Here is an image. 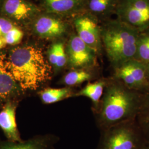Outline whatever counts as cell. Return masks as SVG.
Listing matches in <instances>:
<instances>
[{"instance_id": "6da1fadb", "label": "cell", "mask_w": 149, "mask_h": 149, "mask_svg": "<svg viewBox=\"0 0 149 149\" xmlns=\"http://www.w3.org/2000/svg\"><path fill=\"white\" fill-rule=\"evenodd\" d=\"M6 58L8 69L22 90H36L51 78L53 68L41 48L18 46Z\"/></svg>"}, {"instance_id": "7a4b0ae2", "label": "cell", "mask_w": 149, "mask_h": 149, "mask_svg": "<svg viewBox=\"0 0 149 149\" xmlns=\"http://www.w3.org/2000/svg\"><path fill=\"white\" fill-rule=\"evenodd\" d=\"M102 100L100 120L107 128L133 121L140 111L144 96L113 78L107 83Z\"/></svg>"}, {"instance_id": "3957f363", "label": "cell", "mask_w": 149, "mask_h": 149, "mask_svg": "<svg viewBox=\"0 0 149 149\" xmlns=\"http://www.w3.org/2000/svg\"><path fill=\"white\" fill-rule=\"evenodd\" d=\"M102 47L114 68L135 58L139 32L119 21L108 19L101 25Z\"/></svg>"}, {"instance_id": "277c9868", "label": "cell", "mask_w": 149, "mask_h": 149, "mask_svg": "<svg viewBox=\"0 0 149 149\" xmlns=\"http://www.w3.org/2000/svg\"><path fill=\"white\" fill-rule=\"evenodd\" d=\"M141 136L133 121L107 128L100 149H143Z\"/></svg>"}, {"instance_id": "5b68a950", "label": "cell", "mask_w": 149, "mask_h": 149, "mask_svg": "<svg viewBox=\"0 0 149 149\" xmlns=\"http://www.w3.org/2000/svg\"><path fill=\"white\" fill-rule=\"evenodd\" d=\"M28 30L40 39L57 40L69 35L73 28L68 18L42 12L32 22Z\"/></svg>"}, {"instance_id": "8992f818", "label": "cell", "mask_w": 149, "mask_h": 149, "mask_svg": "<svg viewBox=\"0 0 149 149\" xmlns=\"http://www.w3.org/2000/svg\"><path fill=\"white\" fill-rule=\"evenodd\" d=\"M115 14L139 32L149 29V0H118Z\"/></svg>"}, {"instance_id": "52a82bcc", "label": "cell", "mask_w": 149, "mask_h": 149, "mask_svg": "<svg viewBox=\"0 0 149 149\" xmlns=\"http://www.w3.org/2000/svg\"><path fill=\"white\" fill-rule=\"evenodd\" d=\"M70 21L77 36L97 54L101 53L103 47L99 21L86 12L74 16Z\"/></svg>"}, {"instance_id": "ba28073f", "label": "cell", "mask_w": 149, "mask_h": 149, "mask_svg": "<svg viewBox=\"0 0 149 149\" xmlns=\"http://www.w3.org/2000/svg\"><path fill=\"white\" fill-rule=\"evenodd\" d=\"M42 12L39 6L29 0H4L0 15L25 30Z\"/></svg>"}, {"instance_id": "9c48e42d", "label": "cell", "mask_w": 149, "mask_h": 149, "mask_svg": "<svg viewBox=\"0 0 149 149\" xmlns=\"http://www.w3.org/2000/svg\"><path fill=\"white\" fill-rule=\"evenodd\" d=\"M114 78L129 88L138 92L149 91V83L145 64L132 59L114 68Z\"/></svg>"}, {"instance_id": "30bf717a", "label": "cell", "mask_w": 149, "mask_h": 149, "mask_svg": "<svg viewBox=\"0 0 149 149\" xmlns=\"http://www.w3.org/2000/svg\"><path fill=\"white\" fill-rule=\"evenodd\" d=\"M68 63L73 69H91L96 64L97 54L84 43L74 29L66 45Z\"/></svg>"}, {"instance_id": "8fae6325", "label": "cell", "mask_w": 149, "mask_h": 149, "mask_svg": "<svg viewBox=\"0 0 149 149\" xmlns=\"http://www.w3.org/2000/svg\"><path fill=\"white\" fill-rule=\"evenodd\" d=\"M44 12L66 18L85 12V0H38Z\"/></svg>"}, {"instance_id": "7c38bea8", "label": "cell", "mask_w": 149, "mask_h": 149, "mask_svg": "<svg viewBox=\"0 0 149 149\" xmlns=\"http://www.w3.org/2000/svg\"><path fill=\"white\" fill-rule=\"evenodd\" d=\"M16 104L9 102L0 112V128L8 141L21 142L22 140L17 127Z\"/></svg>"}, {"instance_id": "4fadbf2b", "label": "cell", "mask_w": 149, "mask_h": 149, "mask_svg": "<svg viewBox=\"0 0 149 149\" xmlns=\"http://www.w3.org/2000/svg\"><path fill=\"white\" fill-rule=\"evenodd\" d=\"M21 88L8 69L6 56L0 54V100H6L19 95Z\"/></svg>"}, {"instance_id": "5bb4252c", "label": "cell", "mask_w": 149, "mask_h": 149, "mask_svg": "<svg viewBox=\"0 0 149 149\" xmlns=\"http://www.w3.org/2000/svg\"><path fill=\"white\" fill-rule=\"evenodd\" d=\"M118 0H85V12L95 17L99 22L109 19L115 13Z\"/></svg>"}, {"instance_id": "9a60e30c", "label": "cell", "mask_w": 149, "mask_h": 149, "mask_svg": "<svg viewBox=\"0 0 149 149\" xmlns=\"http://www.w3.org/2000/svg\"><path fill=\"white\" fill-rule=\"evenodd\" d=\"M53 140L48 136H38L21 142H2L0 149H50Z\"/></svg>"}, {"instance_id": "2e32d148", "label": "cell", "mask_w": 149, "mask_h": 149, "mask_svg": "<svg viewBox=\"0 0 149 149\" xmlns=\"http://www.w3.org/2000/svg\"><path fill=\"white\" fill-rule=\"evenodd\" d=\"M47 56L49 64L54 69L59 70L66 66L68 64L66 45L61 39L55 40L51 45Z\"/></svg>"}, {"instance_id": "e0dca14e", "label": "cell", "mask_w": 149, "mask_h": 149, "mask_svg": "<svg viewBox=\"0 0 149 149\" xmlns=\"http://www.w3.org/2000/svg\"><path fill=\"white\" fill-rule=\"evenodd\" d=\"M106 81L100 80L88 84L81 90L75 94V96H85L90 98L92 102L98 106L103 95L104 88L106 85Z\"/></svg>"}, {"instance_id": "ac0fdd59", "label": "cell", "mask_w": 149, "mask_h": 149, "mask_svg": "<svg viewBox=\"0 0 149 149\" xmlns=\"http://www.w3.org/2000/svg\"><path fill=\"white\" fill-rule=\"evenodd\" d=\"M40 98L45 104H52L72 96V91L68 88H48L39 92Z\"/></svg>"}, {"instance_id": "d6986e66", "label": "cell", "mask_w": 149, "mask_h": 149, "mask_svg": "<svg viewBox=\"0 0 149 149\" xmlns=\"http://www.w3.org/2000/svg\"><path fill=\"white\" fill-rule=\"evenodd\" d=\"M90 69H74L64 76L63 82L69 86L79 85L92 79Z\"/></svg>"}, {"instance_id": "ffe728a7", "label": "cell", "mask_w": 149, "mask_h": 149, "mask_svg": "<svg viewBox=\"0 0 149 149\" xmlns=\"http://www.w3.org/2000/svg\"><path fill=\"white\" fill-rule=\"evenodd\" d=\"M134 59L144 64L149 63V29L140 32Z\"/></svg>"}, {"instance_id": "44dd1931", "label": "cell", "mask_w": 149, "mask_h": 149, "mask_svg": "<svg viewBox=\"0 0 149 149\" xmlns=\"http://www.w3.org/2000/svg\"><path fill=\"white\" fill-rule=\"evenodd\" d=\"M25 30L19 26L14 28L3 38L7 45H16L21 43L25 34Z\"/></svg>"}, {"instance_id": "7402d4cb", "label": "cell", "mask_w": 149, "mask_h": 149, "mask_svg": "<svg viewBox=\"0 0 149 149\" xmlns=\"http://www.w3.org/2000/svg\"><path fill=\"white\" fill-rule=\"evenodd\" d=\"M17 26H18L8 19L0 15V38L3 39L12 29Z\"/></svg>"}, {"instance_id": "603a6c76", "label": "cell", "mask_w": 149, "mask_h": 149, "mask_svg": "<svg viewBox=\"0 0 149 149\" xmlns=\"http://www.w3.org/2000/svg\"><path fill=\"white\" fill-rule=\"evenodd\" d=\"M147 95L144 96L143 104L141 108L139 115H141L143 122L149 124V91L147 92Z\"/></svg>"}, {"instance_id": "cb8c5ba5", "label": "cell", "mask_w": 149, "mask_h": 149, "mask_svg": "<svg viewBox=\"0 0 149 149\" xmlns=\"http://www.w3.org/2000/svg\"><path fill=\"white\" fill-rule=\"evenodd\" d=\"M7 46L3 38H0V49H2L3 48H5Z\"/></svg>"}, {"instance_id": "d4e9b609", "label": "cell", "mask_w": 149, "mask_h": 149, "mask_svg": "<svg viewBox=\"0 0 149 149\" xmlns=\"http://www.w3.org/2000/svg\"><path fill=\"white\" fill-rule=\"evenodd\" d=\"M145 64L146 66V74H147V78L149 81V63Z\"/></svg>"}, {"instance_id": "484cf974", "label": "cell", "mask_w": 149, "mask_h": 149, "mask_svg": "<svg viewBox=\"0 0 149 149\" xmlns=\"http://www.w3.org/2000/svg\"><path fill=\"white\" fill-rule=\"evenodd\" d=\"M3 1L4 0H0V12L1 11V8H2V5H3Z\"/></svg>"}, {"instance_id": "4316f807", "label": "cell", "mask_w": 149, "mask_h": 149, "mask_svg": "<svg viewBox=\"0 0 149 149\" xmlns=\"http://www.w3.org/2000/svg\"><path fill=\"white\" fill-rule=\"evenodd\" d=\"M143 149H149V146H148V147H144Z\"/></svg>"}, {"instance_id": "83f0119b", "label": "cell", "mask_w": 149, "mask_h": 149, "mask_svg": "<svg viewBox=\"0 0 149 149\" xmlns=\"http://www.w3.org/2000/svg\"></svg>"}, {"instance_id": "f1b7e54d", "label": "cell", "mask_w": 149, "mask_h": 149, "mask_svg": "<svg viewBox=\"0 0 149 149\" xmlns=\"http://www.w3.org/2000/svg\"></svg>"}]
</instances>
